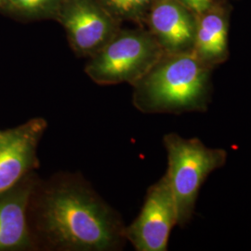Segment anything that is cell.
<instances>
[{
	"label": "cell",
	"instance_id": "obj_8",
	"mask_svg": "<svg viewBox=\"0 0 251 251\" xmlns=\"http://www.w3.org/2000/svg\"><path fill=\"white\" fill-rule=\"evenodd\" d=\"M64 25L73 46L83 53L100 50L110 33L107 19L90 3L81 1L65 14Z\"/></svg>",
	"mask_w": 251,
	"mask_h": 251
},
{
	"label": "cell",
	"instance_id": "obj_12",
	"mask_svg": "<svg viewBox=\"0 0 251 251\" xmlns=\"http://www.w3.org/2000/svg\"><path fill=\"white\" fill-rule=\"evenodd\" d=\"M51 0H10L15 8L25 11H35L42 9Z\"/></svg>",
	"mask_w": 251,
	"mask_h": 251
},
{
	"label": "cell",
	"instance_id": "obj_10",
	"mask_svg": "<svg viewBox=\"0 0 251 251\" xmlns=\"http://www.w3.org/2000/svg\"><path fill=\"white\" fill-rule=\"evenodd\" d=\"M193 51L208 66L225 60L227 55V26L222 16L210 13L196 30Z\"/></svg>",
	"mask_w": 251,
	"mask_h": 251
},
{
	"label": "cell",
	"instance_id": "obj_14",
	"mask_svg": "<svg viewBox=\"0 0 251 251\" xmlns=\"http://www.w3.org/2000/svg\"><path fill=\"white\" fill-rule=\"evenodd\" d=\"M2 1H3V0H0V3H1V2H2Z\"/></svg>",
	"mask_w": 251,
	"mask_h": 251
},
{
	"label": "cell",
	"instance_id": "obj_13",
	"mask_svg": "<svg viewBox=\"0 0 251 251\" xmlns=\"http://www.w3.org/2000/svg\"><path fill=\"white\" fill-rule=\"evenodd\" d=\"M189 9L195 10L198 13L204 12L205 10L209 8L211 0H179Z\"/></svg>",
	"mask_w": 251,
	"mask_h": 251
},
{
	"label": "cell",
	"instance_id": "obj_6",
	"mask_svg": "<svg viewBox=\"0 0 251 251\" xmlns=\"http://www.w3.org/2000/svg\"><path fill=\"white\" fill-rule=\"evenodd\" d=\"M48 124L36 118L18 128L0 132V194L13 188L35 168L36 148Z\"/></svg>",
	"mask_w": 251,
	"mask_h": 251
},
{
	"label": "cell",
	"instance_id": "obj_11",
	"mask_svg": "<svg viewBox=\"0 0 251 251\" xmlns=\"http://www.w3.org/2000/svg\"><path fill=\"white\" fill-rule=\"evenodd\" d=\"M108 4L121 13H132L144 7L149 0H105Z\"/></svg>",
	"mask_w": 251,
	"mask_h": 251
},
{
	"label": "cell",
	"instance_id": "obj_7",
	"mask_svg": "<svg viewBox=\"0 0 251 251\" xmlns=\"http://www.w3.org/2000/svg\"><path fill=\"white\" fill-rule=\"evenodd\" d=\"M151 23L161 45L171 53L192 51L196 29L185 9L174 0H162L152 9Z\"/></svg>",
	"mask_w": 251,
	"mask_h": 251
},
{
	"label": "cell",
	"instance_id": "obj_2",
	"mask_svg": "<svg viewBox=\"0 0 251 251\" xmlns=\"http://www.w3.org/2000/svg\"><path fill=\"white\" fill-rule=\"evenodd\" d=\"M210 101L209 66L193 50L160 58L135 83L133 105L144 114L205 113Z\"/></svg>",
	"mask_w": 251,
	"mask_h": 251
},
{
	"label": "cell",
	"instance_id": "obj_4",
	"mask_svg": "<svg viewBox=\"0 0 251 251\" xmlns=\"http://www.w3.org/2000/svg\"><path fill=\"white\" fill-rule=\"evenodd\" d=\"M161 58L151 38L126 34L103 46L87 67L90 77L101 85L140 80Z\"/></svg>",
	"mask_w": 251,
	"mask_h": 251
},
{
	"label": "cell",
	"instance_id": "obj_9",
	"mask_svg": "<svg viewBox=\"0 0 251 251\" xmlns=\"http://www.w3.org/2000/svg\"><path fill=\"white\" fill-rule=\"evenodd\" d=\"M32 193L29 184L0 198V251L31 246L26 213Z\"/></svg>",
	"mask_w": 251,
	"mask_h": 251
},
{
	"label": "cell",
	"instance_id": "obj_1",
	"mask_svg": "<svg viewBox=\"0 0 251 251\" xmlns=\"http://www.w3.org/2000/svg\"><path fill=\"white\" fill-rule=\"evenodd\" d=\"M38 226L50 246L61 251H112L126 240L115 211L77 181H61L43 192Z\"/></svg>",
	"mask_w": 251,
	"mask_h": 251
},
{
	"label": "cell",
	"instance_id": "obj_3",
	"mask_svg": "<svg viewBox=\"0 0 251 251\" xmlns=\"http://www.w3.org/2000/svg\"><path fill=\"white\" fill-rule=\"evenodd\" d=\"M168 155V171L171 191L175 199L178 226L184 227L195 214L199 191L206 178L226 162L228 153L222 148L206 146L198 138H183L168 133L163 138Z\"/></svg>",
	"mask_w": 251,
	"mask_h": 251
},
{
	"label": "cell",
	"instance_id": "obj_5",
	"mask_svg": "<svg viewBox=\"0 0 251 251\" xmlns=\"http://www.w3.org/2000/svg\"><path fill=\"white\" fill-rule=\"evenodd\" d=\"M176 225L177 207L165 174L148 189L140 214L125 228L126 240L138 251H168L171 230Z\"/></svg>",
	"mask_w": 251,
	"mask_h": 251
}]
</instances>
